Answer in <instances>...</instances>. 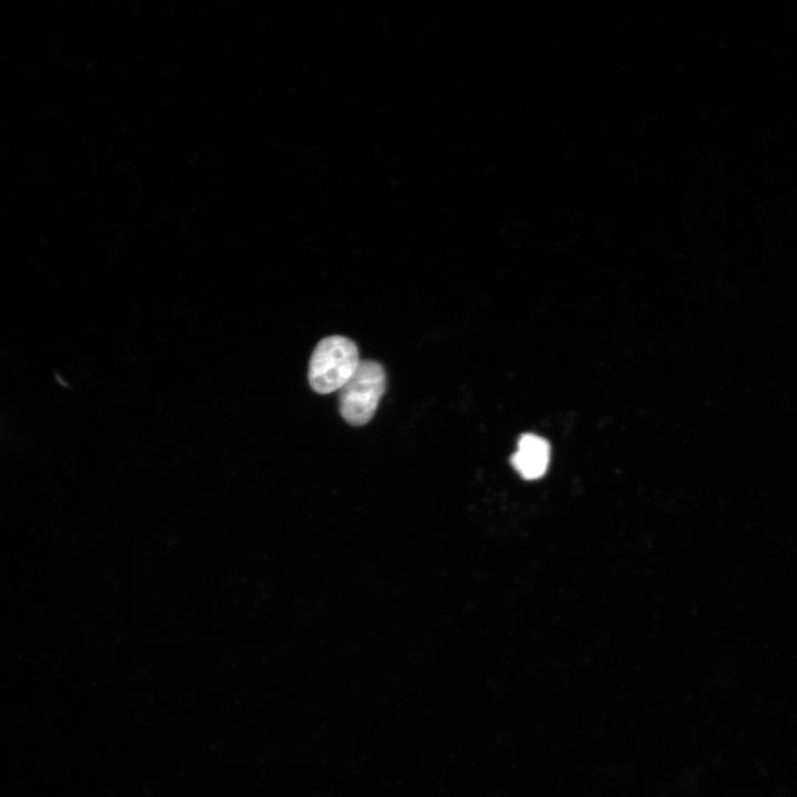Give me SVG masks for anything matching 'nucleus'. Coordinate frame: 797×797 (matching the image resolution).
<instances>
[{
	"instance_id": "nucleus-1",
	"label": "nucleus",
	"mask_w": 797,
	"mask_h": 797,
	"mask_svg": "<svg viewBox=\"0 0 797 797\" xmlns=\"http://www.w3.org/2000/svg\"><path fill=\"white\" fill-rule=\"evenodd\" d=\"M355 343L342 335L322 339L312 352L308 379L320 394L341 390L352 377L360 363Z\"/></svg>"
},
{
	"instance_id": "nucleus-2",
	"label": "nucleus",
	"mask_w": 797,
	"mask_h": 797,
	"mask_svg": "<svg viewBox=\"0 0 797 797\" xmlns=\"http://www.w3.org/2000/svg\"><path fill=\"white\" fill-rule=\"evenodd\" d=\"M386 386L383 366L372 360H361L352 377L340 390L339 408L345 422L364 425L374 415Z\"/></svg>"
},
{
	"instance_id": "nucleus-3",
	"label": "nucleus",
	"mask_w": 797,
	"mask_h": 797,
	"mask_svg": "<svg viewBox=\"0 0 797 797\" xmlns=\"http://www.w3.org/2000/svg\"><path fill=\"white\" fill-rule=\"evenodd\" d=\"M549 456L550 448L546 439L535 434H524L518 439L511 464L521 477L536 479L547 470Z\"/></svg>"
}]
</instances>
